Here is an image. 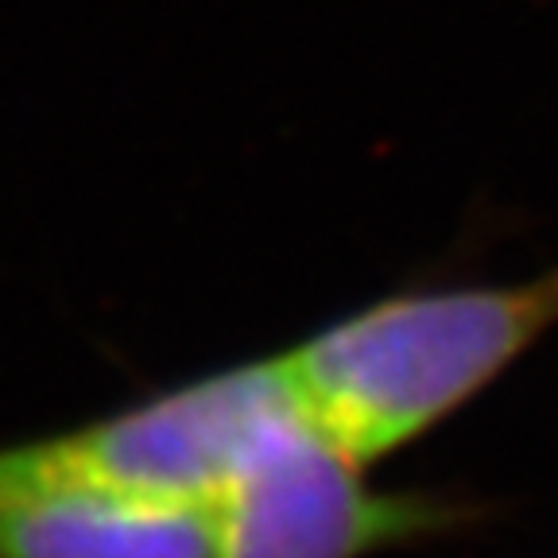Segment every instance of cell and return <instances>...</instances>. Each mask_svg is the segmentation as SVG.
I'll return each mask as SVG.
<instances>
[{
  "label": "cell",
  "mask_w": 558,
  "mask_h": 558,
  "mask_svg": "<svg viewBox=\"0 0 558 558\" xmlns=\"http://www.w3.org/2000/svg\"><path fill=\"white\" fill-rule=\"evenodd\" d=\"M558 330V264L508 283L380 295L279 353L314 423L357 462L408 450Z\"/></svg>",
  "instance_id": "6da1fadb"
},
{
  "label": "cell",
  "mask_w": 558,
  "mask_h": 558,
  "mask_svg": "<svg viewBox=\"0 0 558 558\" xmlns=\"http://www.w3.org/2000/svg\"><path fill=\"white\" fill-rule=\"evenodd\" d=\"M488 512L465 493L373 485L291 392L214 505V558H373L462 535Z\"/></svg>",
  "instance_id": "7a4b0ae2"
},
{
  "label": "cell",
  "mask_w": 558,
  "mask_h": 558,
  "mask_svg": "<svg viewBox=\"0 0 558 558\" xmlns=\"http://www.w3.org/2000/svg\"><path fill=\"white\" fill-rule=\"evenodd\" d=\"M0 558H214V512L105 485L51 430L0 446Z\"/></svg>",
  "instance_id": "3957f363"
}]
</instances>
